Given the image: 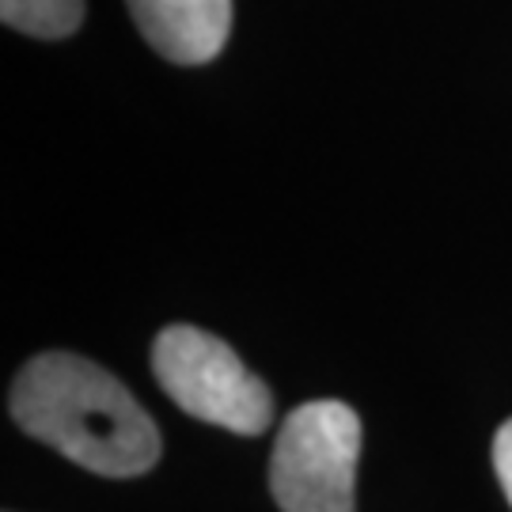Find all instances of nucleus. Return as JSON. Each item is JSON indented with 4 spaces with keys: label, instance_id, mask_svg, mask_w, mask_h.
I'll return each mask as SVG.
<instances>
[{
    "label": "nucleus",
    "instance_id": "obj_1",
    "mask_svg": "<svg viewBox=\"0 0 512 512\" xmlns=\"http://www.w3.org/2000/svg\"><path fill=\"white\" fill-rule=\"evenodd\" d=\"M12 418L27 437L107 478L145 475L160 459V429L126 384L76 353H42L12 384Z\"/></svg>",
    "mask_w": 512,
    "mask_h": 512
},
{
    "label": "nucleus",
    "instance_id": "obj_2",
    "mask_svg": "<svg viewBox=\"0 0 512 512\" xmlns=\"http://www.w3.org/2000/svg\"><path fill=\"white\" fill-rule=\"evenodd\" d=\"M152 372L167 399L190 418L239 437H258L274 421V395L236 349L198 327H167L152 346Z\"/></svg>",
    "mask_w": 512,
    "mask_h": 512
},
{
    "label": "nucleus",
    "instance_id": "obj_3",
    "mask_svg": "<svg viewBox=\"0 0 512 512\" xmlns=\"http://www.w3.org/2000/svg\"><path fill=\"white\" fill-rule=\"evenodd\" d=\"M361 418L338 399L296 406L270 456V494L281 512H353Z\"/></svg>",
    "mask_w": 512,
    "mask_h": 512
},
{
    "label": "nucleus",
    "instance_id": "obj_4",
    "mask_svg": "<svg viewBox=\"0 0 512 512\" xmlns=\"http://www.w3.org/2000/svg\"><path fill=\"white\" fill-rule=\"evenodd\" d=\"M137 31L175 65H205L232 35V0H126Z\"/></svg>",
    "mask_w": 512,
    "mask_h": 512
},
{
    "label": "nucleus",
    "instance_id": "obj_5",
    "mask_svg": "<svg viewBox=\"0 0 512 512\" xmlns=\"http://www.w3.org/2000/svg\"><path fill=\"white\" fill-rule=\"evenodd\" d=\"M0 19L19 35L69 38L84 23V0H0Z\"/></svg>",
    "mask_w": 512,
    "mask_h": 512
},
{
    "label": "nucleus",
    "instance_id": "obj_6",
    "mask_svg": "<svg viewBox=\"0 0 512 512\" xmlns=\"http://www.w3.org/2000/svg\"><path fill=\"white\" fill-rule=\"evenodd\" d=\"M494 471L501 478V490H505V497H509L512 505V418L497 429L494 437Z\"/></svg>",
    "mask_w": 512,
    "mask_h": 512
}]
</instances>
